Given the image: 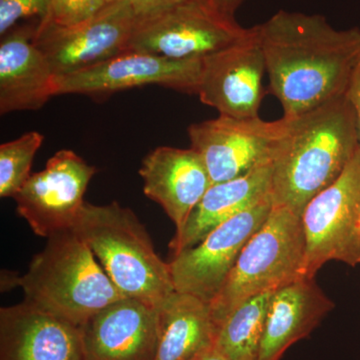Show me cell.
I'll return each instance as SVG.
<instances>
[{"instance_id":"obj_12","label":"cell","mask_w":360,"mask_h":360,"mask_svg":"<svg viewBox=\"0 0 360 360\" xmlns=\"http://www.w3.org/2000/svg\"><path fill=\"white\" fill-rule=\"evenodd\" d=\"M271 210L269 198L219 225L198 245L174 255L169 266L175 290L212 302L241 250L264 225Z\"/></svg>"},{"instance_id":"obj_19","label":"cell","mask_w":360,"mask_h":360,"mask_svg":"<svg viewBox=\"0 0 360 360\" xmlns=\"http://www.w3.org/2000/svg\"><path fill=\"white\" fill-rule=\"evenodd\" d=\"M335 303L314 278L300 277L274 291L270 300L258 360H279L311 333Z\"/></svg>"},{"instance_id":"obj_9","label":"cell","mask_w":360,"mask_h":360,"mask_svg":"<svg viewBox=\"0 0 360 360\" xmlns=\"http://www.w3.org/2000/svg\"><path fill=\"white\" fill-rule=\"evenodd\" d=\"M96 172V167L75 151H58L44 169L32 174L14 195L18 215L41 238L73 229L85 205L87 186Z\"/></svg>"},{"instance_id":"obj_20","label":"cell","mask_w":360,"mask_h":360,"mask_svg":"<svg viewBox=\"0 0 360 360\" xmlns=\"http://www.w3.org/2000/svg\"><path fill=\"white\" fill-rule=\"evenodd\" d=\"M158 309V342L155 360H189L214 345L217 324L210 303L175 291Z\"/></svg>"},{"instance_id":"obj_27","label":"cell","mask_w":360,"mask_h":360,"mask_svg":"<svg viewBox=\"0 0 360 360\" xmlns=\"http://www.w3.org/2000/svg\"><path fill=\"white\" fill-rule=\"evenodd\" d=\"M243 1L245 0H210L213 6L229 16H234V13Z\"/></svg>"},{"instance_id":"obj_22","label":"cell","mask_w":360,"mask_h":360,"mask_svg":"<svg viewBox=\"0 0 360 360\" xmlns=\"http://www.w3.org/2000/svg\"><path fill=\"white\" fill-rule=\"evenodd\" d=\"M39 131H30L0 146V196L14 198L32 175L34 156L44 143Z\"/></svg>"},{"instance_id":"obj_23","label":"cell","mask_w":360,"mask_h":360,"mask_svg":"<svg viewBox=\"0 0 360 360\" xmlns=\"http://www.w3.org/2000/svg\"><path fill=\"white\" fill-rule=\"evenodd\" d=\"M106 0H51L41 20L58 25H72L89 20L108 6Z\"/></svg>"},{"instance_id":"obj_10","label":"cell","mask_w":360,"mask_h":360,"mask_svg":"<svg viewBox=\"0 0 360 360\" xmlns=\"http://www.w3.org/2000/svg\"><path fill=\"white\" fill-rule=\"evenodd\" d=\"M201 68L202 58H168L127 51L86 70L56 77V96L82 94L101 98L148 85L196 94Z\"/></svg>"},{"instance_id":"obj_5","label":"cell","mask_w":360,"mask_h":360,"mask_svg":"<svg viewBox=\"0 0 360 360\" xmlns=\"http://www.w3.org/2000/svg\"><path fill=\"white\" fill-rule=\"evenodd\" d=\"M305 248L302 217L272 206L264 225L243 248L224 285L210 303L217 328L250 298L303 277Z\"/></svg>"},{"instance_id":"obj_8","label":"cell","mask_w":360,"mask_h":360,"mask_svg":"<svg viewBox=\"0 0 360 360\" xmlns=\"http://www.w3.org/2000/svg\"><path fill=\"white\" fill-rule=\"evenodd\" d=\"M136 21L129 0H120L77 25L39 20L33 41L59 77L86 70L129 51Z\"/></svg>"},{"instance_id":"obj_17","label":"cell","mask_w":360,"mask_h":360,"mask_svg":"<svg viewBox=\"0 0 360 360\" xmlns=\"http://www.w3.org/2000/svg\"><path fill=\"white\" fill-rule=\"evenodd\" d=\"M37 25L13 26L0 41V113L39 110L56 96V75L33 41Z\"/></svg>"},{"instance_id":"obj_16","label":"cell","mask_w":360,"mask_h":360,"mask_svg":"<svg viewBox=\"0 0 360 360\" xmlns=\"http://www.w3.org/2000/svg\"><path fill=\"white\" fill-rule=\"evenodd\" d=\"M143 193L162 207L179 231L212 181L205 161L193 148L160 146L142 160Z\"/></svg>"},{"instance_id":"obj_4","label":"cell","mask_w":360,"mask_h":360,"mask_svg":"<svg viewBox=\"0 0 360 360\" xmlns=\"http://www.w3.org/2000/svg\"><path fill=\"white\" fill-rule=\"evenodd\" d=\"M73 229L125 297L158 307L176 291L169 264L158 257L146 227L129 207L117 201L85 202Z\"/></svg>"},{"instance_id":"obj_3","label":"cell","mask_w":360,"mask_h":360,"mask_svg":"<svg viewBox=\"0 0 360 360\" xmlns=\"http://www.w3.org/2000/svg\"><path fill=\"white\" fill-rule=\"evenodd\" d=\"M25 302L82 326L101 310L124 295L110 281L89 245L75 229L47 238L44 250L18 277Z\"/></svg>"},{"instance_id":"obj_14","label":"cell","mask_w":360,"mask_h":360,"mask_svg":"<svg viewBox=\"0 0 360 360\" xmlns=\"http://www.w3.org/2000/svg\"><path fill=\"white\" fill-rule=\"evenodd\" d=\"M158 333V307L123 297L82 326L84 360H155Z\"/></svg>"},{"instance_id":"obj_11","label":"cell","mask_w":360,"mask_h":360,"mask_svg":"<svg viewBox=\"0 0 360 360\" xmlns=\"http://www.w3.org/2000/svg\"><path fill=\"white\" fill-rule=\"evenodd\" d=\"M284 129L283 117L264 122L259 116L236 118L220 115L189 125L191 148L205 161L212 184L243 176L272 162Z\"/></svg>"},{"instance_id":"obj_28","label":"cell","mask_w":360,"mask_h":360,"mask_svg":"<svg viewBox=\"0 0 360 360\" xmlns=\"http://www.w3.org/2000/svg\"><path fill=\"white\" fill-rule=\"evenodd\" d=\"M189 360H231L220 352L214 345L201 350L198 354L194 355Z\"/></svg>"},{"instance_id":"obj_6","label":"cell","mask_w":360,"mask_h":360,"mask_svg":"<svg viewBox=\"0 0 360 360\" xmlns=\"http://www.w3.org/2000/svg\"><path fill=\"white\" fill-rule=\"evenodd\" d=\"M302 220L303 277L314 278L333 260L360 264V148L340 176L310 201Z\"/></svg>"},{"instance_id":"obj_7","label":"cell","mask_w":360,"mask_h":360,"mask_svg":"<svg viewBox=\"0 0 360 360\" xmlns=\"http://www.w3.org/2000/svg\"><path fill=\"white\" fill-rule=\"evenodd\" d=\"M248 32L210 0H194L136 21L129 51L168 58H203L236 44Z\"/></svg>"},{"instance_id":"obj_29","label":"cell","mask_w":360,"mask_h":360,"mask_svg":"<svg viewBox=\"0 0 360 360\" xmlns=\"http://www.w3.org/2000/svg\"><path fill=\"white\" fill-rule=\"evenodd\" d=\"M106 1H108V4H112V2L120 1V0H106Z\"/></svg>"},{"instance_id":"obj_1","label":"cell","mask_w":360,"mask_h":360,"mask_svg":"<svg viewBox=\"0 0 360 360\" xmlns=\"http://www.w3.org/2000/svg\"><path fill=\"white\" fill-rule=\"evenodd\" d=\"M269 91L283 117L345 96L360 53V30H335L319 14L281 11L257 25Z\"/></svg>"},{"instance_id":"obj_26","label":"cell","mask_w":360,"mask_h":360,"mask_svg":"<svg viewBox=\"0 0 360 360\" xmlns=\"http://www.w3.org/2000/svg\"><path fill=\"white\" fill-rule=\"evenodd\" d=\"M345 96L354 110L360 144V53L348 82Z\"/></svg>"},{"instance_id":"obj_24","label":"cell","mask_w":360,"mask_h":360,"mask_svg":"<svg viewBox=\"0 0 360 360\" xmlns=\"http://www.w3.org/2000/svg\"><path fill=\"white\" fill-rule=\"evenodd\" d=\"M51 0H0V34L8 32L23 18L37 16L41 20L49 13Z\"/></svg>"},{"instance_id":"obj_15","label":"cell","mask_w":360,"mask_h":360,"mask_svg":"<svg viewBox=\"0 0 360 360\" xmlns=\"http://www.w3.org/2000/svg\"><path fill=\"white\" fill-rule=\"evenodd\" d=\"M82 328L23 302L0 309V360H84Z\"/></svg>"},{"instance_id":"obj_18","label":"cell","mask_w":360,"mask_h":360,"mask_svg":"<svg viewBox=\"0 0 360 360\" xmlns=\"http://www.w3.org/2000/svg\"><path fill=\"white\" fill-rule=\"evenodd\" d=\"M272 162L236 179L217 182L206 191L169 245L172 257L200 243L213 229L251 206L272 198Z\"/></svg>"},{"instance_id":"obj_21","label":"cell","mask_w":360,"mask_h":360,"mask_svg":"<svg viewBox=\"0 0 360 360\" xmlns=\"http://www.w3.org/2000/svg\"><path fill=\"white\" fill-rule=\"evenodd\" d=\"M274 292L262 293L236 307L220 324L213 345L231 360H258Z\"/></svg>"},{"instance_id":"obj_2","label":"cell","mask_w":360,"mask_h":360,"mask_svg":"<svg viewBox=\"0 0 360 360\" xmlns=\"http://www.w3.org/2000/svg\"><path fill=\"white\" fill-rule=\"evenodd\" d=\"M272 167V206L302 217L317 194L345 172L360 148L356 120L345 96L285 118Z\"/></svg>"},{"instance_id":"obj_13","label":"cell","mask_w":360,"mask_h":360,"mask_svg":"<svg viewBox=\"0 0 360 360\" xmlns=\"http://www.w3.org/2000/svg\"><path fill=\"white\" fill-rule=\"evenodd\" d=\"M266 65L257 26L236 44L202 58L198 96L220 115L258 116L264 99Z\"/></svg>"},{"instance_id":"obj_25","label":"cell","mask_w":360,"mask_h":360,"mask_svg":"<svg viewBox=\"0 0 360 360\" xmlns=\"http://www.w3.org/2000/svg\"><path fill=\"white\" fill-rule=\"evenodd\" d=\"M194 0H129L137 21L153 18L180 4Z\"/></svg>"}]
</instances>
